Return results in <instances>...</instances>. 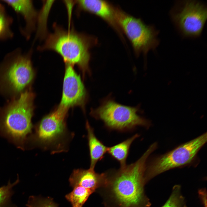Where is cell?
<instances>
[{
  "label": "cell",
  "instance_id": "obj_14",
  "mask_svg": "<svg viewBox=\"0 0 207 207\" xmlns=\"http://www.w3.org/2000/svg\"><path fill=\"white\" fill-rule=\"evenodd\" d=\"M85 127L90 157V168L94 169L97 163L103 158L108 147L96 137L93 129L87 120L86 122Z\"/></svg>",
  "mask_w": 207,
  "mask_h": 207
},
{
  "label": "cell",
  "instance_id": "obj_8",
  "mask_svg": "<svg viewBox=\"0 0 207 207\" xmlns=\"http://www.w3.org/2000/svg\"><path fill=\"white\" fill-rule=\"evenodd\" d=\"M206 141L205 133L154 159L146 167V181L170 169L189 164Z\"/></svg>",
  "mask_w": 207,
  "mask_h": 207
},
{
  "label": "cell",
  "instance_id": "obj_11",
  "mask_svg": "<svg viewBox=\"0 0 207 207\" xmlns=\"http://www.w3.org/2000/svg\"><path fill=\"white\" fill-rule=\"evenodd\" d=\"M76 3L80 9L95 14L105 21L124 40L123 34L115 19L114 5L101 0H78Z\"/></svg>",
  "mask_w": 207,
  "mask_h": 207
},
{
  "label": "cell",
  "instance_id": "obj_15",
  "mask_svg": "<svg viewBox=\"0 0 207 207\" xmlns=\"http://www.w3.org/2000/svg\"><path fill=\"white\" fill-rule=\"evenodd\" d=\"M139 136L138 134H135L121 142L108 147L107 152L119 163L120 166L125 165L130 146L133 142Z\"/></svg>",
  "mask_w": 207,
  "mask_h": 207
},
{
  "label": "cell",
  "instance_id": "obj_19",
  "mask_svg": "<svg viewBox=\"0 0 207 207\" xmlns=\"http://www.w3.org/2000/svg\"><path fill=\"white\" fill-rule=\"evenodd\" d=\"M181 187H174L169 199L162 207H185L184 198L182 195Z\"/></svg>",
  "mask_w": 207,
  "mask_h": 207
},
{
  "label": "cell",
  "instance_id": "obj_13",
  "mask_svg": "<svg viewBox=\"0 0 207 207\" xmlns=\"http://www.w3.org/2000/svg\"><path fill=\"white\" fill-rule=\"evenodd\" d=\"M69 180L73 188L81 186L94 192L98 187L107 184L108 177L106 173L99 174L93 169L78 168L73 170Z\"/></svg>",
  "mask_w": 207,
  "mask_h": 207
},
{
  "label": "cell",
  "instance_id": "obj_2",
  "mask_svg": "<svg viewBox=\"0 0 207 207\" xmlns=\"http://www.w3.org/2000/svg\"><path fill=\"white\" fill-rule=\"evenodd\" d=\"M35 97L30 90L0 106V136L23 150L34 128Z\"/></svg>",
  "mask_w": 207,
  "mask_h": 207
},
{
  "label": "cell",
  "instance_id": "obj_3",
  "mask_svg": "<svg viewBox=\"0 0 207 207\" xmlns=\"http://www.w3.org/2000/svg\"><path fill=\"white\" fill-rule=\"evenodd\" d=\"M32 50L23 53L18 48L7 53L0 62V95L8 100L31 90L35 73Z\"/></svg>",
  "mask_w": 207,
  "mask_h": 207
},
{
  "label": "cell",
  "instance_id": "obj_7",
  "mask_svg": "<svg viewBox=\"0 0 207 207\" xmlns=\"http://www.w3.org/2000/svg\"><path fill=\"white\" fill-rule=\"evenodd\" d=\"M115 16L122 33L130 42L137 56L141 54L146 56L150 50H154L159 44L157 38L159 33L154 27L145 24L140 18L114 6Z\"/></svg>",
  "mask_w": 207,
  "mask_h": 207
},
{
  "label": "cell",
  "instance_id": "obj_16",
  "mask_svg": "<svg viewBox=\"0 0 207 207\" xmlns=\"http://www.w3.org/2000/svg\"><path fill=\"white\" fill-rule=\"evenodd\" d=\"M13 18L7 13L4 5L0 2V41L11 39L14 33L11 28Z\"/></svg>",
  "mask_w": 207,
  "mask_h": 207
},
{
  "label": "cell",
  "instance_id": "obj_4",
  "mask_svg": "<svg viewBox=\"0 0 207 207\" xmlns=\"http://www.w3.org/2000/svg\"><path fill=\"white\" fill-rule=\"evenodd\" d=\"M44 45L39 48L54 51L62 57L66 64L76 65L83 73L89 71L90 50L98 44L96 37L66 30L55 26Z\"/></svg>",
  "mask_w": 207,
  "mask_h": 207
},
{
  "label": "cell",
  "instance_id": "obj_6",
  "mask_svg": "<svg viewBox=\"0 0 207 207\" xmlns=\"http://www.w3.org/2000/svg\"><path fill=\"white\" fill-rule=\"evenodd\" d=\"M139 106L124 105L115 101L110 96L103 99L98 107L91 109L90 114L100 120L111 130L126 132L133 130L138 126L147 127L149 122L138 113Z\"/></svg>",
  "mask_w": 207,
  "mask_h": 207
},
{
  "label": "cell",
  "instance_id": "obj_1",
  "mask_svg": "<svg viewBox=\"0 0 207 207\" xmlns=\"http://www.w3.org/2000/svg\"><path fill=\"white\" fill-rule=\"evenodd\" d=\"M157 144L152 145L135 162L120 166L113 175L110 181L113 196L122 207H149L150 203L145 195L144 185L146 181V163Z\"/></svg>",
  "mask_w": 207,
  "mask_h": 207
},
{
  "label": "cell",
  "instance_id": "obj_18",
  "mask_svg": "<svg viewBox=\"0 0 207 207\" xmlns=\"http://www.w3.org/2000/svg\"><path fill=\"white\" fill-rule=\"evenodd\" d=\"M20 182L17 175V179L14 182L11 183L9 180L6 185L0 187V207H18L12 203L11 198L14 193L13 187Z\"/></svg>",
  "mask_w": 207,
  "mask_h": 207
},
{
  "label": "cell",
  "instance_id": "obj_20",
  "mask_svg": "<svg viewBox=\"0 0 207 207\" xmlns=\"http://www.w3.org/2000/svg\"><path fill=\"white\" fill-rule=\"evenodd\" d=\"M26 206L27 207H58V204L51 198L34 195L29 197Z\"/></svg>",
  "mask_w": 207,
  "mask_h": 207
},
{
  "label": "cell",
  "instance_id": "obj_9",
  "mask_svg": "<svg viewBox=\"0 0 207 207\" xmlns=\"http://www.w3.org/2000/svg\"><path fill=\"white\" fill-rule=\"evenodd\" d=\"M180 5L172 14L175 23L184 35H200L207 19L206 7L195 1H185Z\"/></svg>",
  "mask_w": 207,
  "mask_h": 207
},
{
  "label": "cell",
  "instance_id": "obj_12",
  "mask_svg": "<svg viewBox=\"0 0 207 207\" xmlns=\"http://www.w3.org/2000/svg\"><path fill=\"white\" fill-rule=\"evenodd\" d=\"M1 1L11 7L17 14L22 16L25 24L24 28H21L20 32L26 39H29L35 28L38 16L32 1L3 0Z\"/></svg>",
  "mask_w": 207,
  "mask_h": 207
},
{
  "label": "cell",
  "instance_id": "obj_10",
  "mask_svg": "<svg viewBox=\"0 0 207 207\" xmlns=\"http://www.w3.org/2000/svg\"><path fill=\"white\" fill-rule=\"evenodd\" d=\"M72 66L66 64L62 98L59 106L68 110L74 106H84L87 97L86 91L80 76Z\"/></svg>",
  "mask_w": 207,
  "mask_h": 207
},
{
  "label": "cell",
  "instance_id": "obj_5",
  "mask_svg": "<svg viewBox=\"0 0 207 207\" xmlns=\"http://www.w3.org/2000/svg\"><path fill=\"white\" fill-rule=\"evenodd\" d=\"M68 110L59 106L34 126L26 150L38 147L53 154L67 151L71 138L66 123Z\"/></svg>",
  "mask_w": 207,
  "mask_h": 207
},
{
  "label": "cell",
  "instance_id": "obj_17",
  "mask_svg": "<svg viewBox=\"0 0 207 207\" xmlns=\"http://www.w3.org/2000/svg\"><path fill=\"white\" fill-rule=\"evenodd\" d=\"M73 188L71 192L65 195V198L71 203L72 207H83L89 196L94 191L81 186Z\"/></svg>",
  "mask_w": 207,
  "mask_h": 207
}]
</instances>
